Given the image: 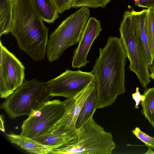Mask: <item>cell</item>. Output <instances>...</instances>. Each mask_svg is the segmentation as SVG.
Segmentation results:
<instances>
[{
    "mask_svg": "<svg viewBox=\"0 0 154 154\" xmlns=\"http://www.w3.org/2000/svg\"><path fill=\"white\" fill-rule=\"evenodd\" d=\"M133 99L135 102V108L138 109V105L140 101H143L145 98V96L144 94L141 95L140 94L139 91V88L137 87L135 93L132 94Z\"/></svg>",
    "mask_w": 154,
    "mask_h": 154,
    "instance_id": "22",
    "label": "cell"
},
{
    "mask_svg": "<svg viewBox=\"0 0 154 154\" xmlns=\"http://www.w3.org/2000/svg\"><path fill=\"white\" fill-rule=\"evenodd\" d=\"M147 9L137 11H130L131 24L134 35L141 47L149 67L153 60L150 50L146 28Z\"/></svg>",
    "mask_w": 154,
    "mask_h": 154,
    "instance_id": "11",
    "label": "cell"
},
{
    "mask_svg": "<svg viewBox=\"0 0 154 154\" xmlns=\"http://www.w3.org/2000/svg\"><path fill=\"white\" fill-rule=\"evenodd\" d=\"M50 97L48 81L34 79L24 82L1 103L0 108L11 119L29 116L49 100Z\"/></svg>",
    "mask_w": 154,
    "mask_h": 154,
    "instance_id": "3",
    "label": "cell"
},
{
    "mask_svg": "<svg viewBox=\"0 0 154 154\" xmlns=\"http://www.w3.org/2000/svg\"><path fill=\"white\" fill-rule=\"evenodd\" d=\"M97 92L96 87L85 100L78 117L75 128L79 129L92 116L97 108Z\"/></svg>",
    "mask_w": 154,
    "mask_h": 154,
    "instance_id": "16",
    "label": "cell"
},
{
    "mask_svg": "<svg viewBox=\"0 0 154 154\" xmlns=\"http://www.w3.org/2000/svg\"><path fill=\"white\" fill-rule=\"evenodd\" d=\"M102 31L100 22L95 18L88 19L84 28L79 42V44L74 52L72 67L80 68L85 66L90 62L87 60V55L94 41Z\"/></svg>",
    "mask_w": 154,
    "mask_h": 154,
    "instance_id": "9",
    "label": "cell"
},
{
    "mask_svg": "<svg viewBox=\"0 0 154 154\" xmlns=\"http://www.w3.org/2000/svg\"><path fill=\"white\" fill-rule=\"evenodd\" d=\"M15 0H0V37L11 32Z\"/></svg>",
    "mask_w": 154,
    "mask_h": 154,
    "instance_id": "15",
    "label": "cell"
},
{
    "mask_svg": "<svg viewBox=\"0 0 154 154\" xmlns=\"http://www.w3.org/2000/svg\"><path fill=\"white\" fill-rule=\"evenodd\" d=\"M146 28L149 44L152 58L154 60V11L147 9Z\"/></svg>",
    "mask_w": 154,
    "mask_h": 154,
    "instance_id": "18",
    "label": "cell"
},
{
    "mask_svg": "<svg viewBox=\"0 0 154 154\" xmlns=\"http://www.w3.org/2000/svg\"><path fill=\"white\" fill-rule=\"evenodd\" d=\"M149 8L152 10L154 11V6H152Z\"/></svg>",
    "mask_w": 154,
    "mask_h": 154,
    "instance_id": "26",
    "label": "cell"
},
{
    "mask_svg": "<svg viewBox=\"0 0 154 154\" xmlns=\"http://www.w3.org/2000/svg\"><path fill=\"white\" fill-rule=\"evenodd\" d=\"M136 6L142 8H149L154 6V0H134Z\"/></svg>",
    "mask_w": 154,
    "mask_h": 154,
    "instance_id": "21",
    "label": "cell"
},
{
    "mask_svg": "<svg viewBox=\"0 0 154 154\" xmlns=\"http://www.w3.org/2000/svg\"><path fill=\"white\" fill-rule=\"evenodd\" d=\"M96 87L94 77L87 86L76 95L67 99V105L64 114L52 129L63 126L75 128L76 122L81 109L87 97Z\"/></svg>",
    "mask_w": 154,
    "mask_h": 154,
    "instance_id": "10",
    "label": "cell"
},
{
    "mask_svg": "<svg viewBox=\"0 0 154 154\" xmlns=\"http://www.w3.org/2000/svg\"><path fill=\"white\" fill-rule=\"evenodd\" d=\"M145 154H154V152L151 149V148H149L147 151L144 153Z\"/></svg>",
    "mask_w": 154,
    "mask_h": 154,
    "instance_id": "25",
    "label": "cell"
},
{
    "mask_svg": "<svg viewBox=\"0 0 154 154\" xmlns=\"http://www.w3.org/2000/svg\"><path fill=\"white\" fill-rule=\"evenodd\" d=\"M89 16L88 8L82 7L51 33L46 48V56L49 62L58 60L66 49L79 42Z\"/></svg>",
    "mask_w": 154,
    "mask_h": 154,
    "instance_id": "4",
    "label": "cell"
},
{
    "mask_svg": "<svg viewBox=\"0 0 154 154\" xmlns=\"http://www.w3.org/2000/svg\"><path fill=\"white\" fill-rule=\"evenodd\" d=\"M67 105V99L48 100L23 121L20 134L33 139L49 132L62 118Z\"/></svg>",
    "mask_w": 154,
    "mask_h": 154,
    "instance_id": "5",
    "label": "cell"
},
{
    "mask_svg": "<svg viewBox=\"0 0 154 154\" xmlns=\"http://www.w3.org/2000/svg\"><path fill=\"white\" fill-rule=\"evenodd\" d=\"M143 94L145 98L140 103L142 113L154 128V88L147 89Z\"/></svg>",
    "mask_w": 154,
    "mask_h": 154,
    "instance_id": "17",
    "label": "cell"
},
{
    "mask_svg": "<svg viewBox=\"0 0 154 154\" xmlns=\"http://www.w3.org/2000/svg\"><path fill=\"white\" fill-rule=\"evenodd\" d=\"M116 147L111 132L97 124L92 115L79 129L75 137L52 148L50 154H110Z\"/></svg>",
    "mask_w": 154,
    "mask_h": 154,
    "instance_id": "2",
    "label": "cell"
},
{
    "mask_svg": "<svg viewBox=\"0 0 154 154\" xmlns=\"http://www.w3.org/2000/svg\"><path fill=\"white\" fill-rule=\"evenodd\" d=\"M0 42V96L6 99L24 82L25 68Z\"/></svg>",
    "mask_w": 154,
    "mask_h": 154,
    "instance_id": "7",
    "label": "cell"
},
{
    "mask_svg": "<svg viewBox=\"0 0 154 154\" xmlns=\"http://www.w3.org/2000/svg\"><path fill=\"white\" fill-rule=\"evenodd\" d=\"M32 0L35 10L43 21L51 23L59 17L58 11L52 0Z\"/></svg>",
    "mask_w": 154,
    "mask_h": 154,
    "instance_id": "14",
    "label": "cell"
},
{
    "mask_svg": "<svg viewBox=\"0 0 154 154\" xmlns=\"http://www.w3.org/2000/svg\"><path fill=\"white\" fill-rule=\"evenodd\" d=\"M8 139L21 149L32 154H50L52 148L42 145L32 139L26 137L20 134L12 133L6 134Z\"/></svg>",
    "mask_w": 154,
    "mask_h": 154,
    "instance_id": "13",
    "label": "cell"
},
{
    "mask_svg": "<svg viewBox=\"0 0 154 154\" xmlns=\"http://www.w3.org/2000/svg\"><path fill=\"white\" fill-rule=\"evenodd\" d=\"M79 129L65 126L52 129L48 133L33 138L40 143L52 148L58 146L73 139Z\"/></svg>",
    "mask_w": 154,
    "mask_h": 154,
    "instance_id": "12",
    "label": "cell"
},
{
    "mask_svg": "<svg viewBox=\"0 0 154 154\" xmlns=\"http://www.w3.org/2000/svg\"><path fill=\"white\" fill-rule=\"evenodd\" d=\"M112 0H73L72 7H85L88 8H105Z\"/></svg>",
    "mask_w": 154,
    "mask_h": 154,
    "instance_id": "19",
    "label": "cell"
},
{
    "mask_svg": "<svg viewBox=\"0 0 154 154\" xmlns=\"http://www.w3.org/2000/svg\"><path fill=\"white\" fill-rule=\"evenodd\" d=\"M95 77L91 72L67 69L48 81L50 96L74 97L85 89Z\"/></svg>",
    "mask_w": 154,
    "mask_h": 154,
    "instance_id": "8",
    "label": "cell"
},
{
    "mask_svg": "<svg viewBox=\"0 0 154 154\" xmlns=\"http://www.w3.org/2000/svg\"><path fill=\"white\" fill-rule=\"evenodd\" d=\"M154 61V64L153 66V67L152 68V72H151V73L150 74V78H152L154 80V60H153Z\"/></svg>",
    "mask_w": 154,
    "mask_h": 154,
    "instance_id": "24",
    "label": "cell"
},
{
    "mask_svg": "<svg viewBox=\"0 0 154 154\" xmlns=\"http://www.w3.org/2000/svg\"><path fill=\"white\" fill-rule=\"evenodd\" d=\"M132 132L137 138L145 144V146L154 149V137L143 132L138 127H136Z\"/></svg>",
    "mask_w": 154,
    "mask_h": 154,
    "instance_id": "20",
    "label": "cell"
},
{
    "mask_svg": "<svg viewBox=\"0 0 154 154\" xmlns=\"http://www.w3.org/2000/svg\"><path fill=\"white\" fill-rule=\"evenodd\" d=\"M3 115H1L0 116V120H1V124H0V129L4 132H5V129L4 126V121L3 118Z\"/></svg>",
    "mask_w": 154,
    "mask_h": 154,
    "instance_id": "23",
    "label": "cell"
},
{
    "mask_svg": "<svg viewBox=\"0 0 154 154\" xmlns=\"http://www.w3.org/2000/svg\"><path fill=\"white\" fill-rule=\"evenodd\" d=\"M119 30L120 38L130 64L129 69L137 76L141 85L146 88L150 82L149 66L142 48L134 33L130 11L123 16Z\"/></svg>",
    "mask_w": 154,
    "mask_h": 154,
    "instance_id": "6",
    "label": "cell"
},
{
    "mask_svg": "<svg viewBox=\"0 0 154 154\" xmlns=\"http://www.w3.org/2000/svg\"><path fill=\"white\" fill-rule=\"evenodd\" d=\"M99 51V56L91 71L96 79L97 109L111 105L118 95L125 92L127 57L121 39L116 37L110 36Z\"/></svg>",
    "mask_w": 154,
    "mask_h": 154,
    "instance_id": "1",
    "label": "cell"
}]
</instances>
